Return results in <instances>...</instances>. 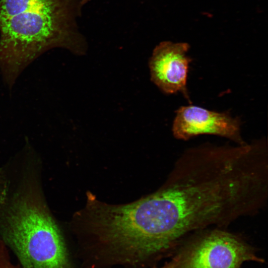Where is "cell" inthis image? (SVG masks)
I'll return each instance as SVG.
<instances>
[{"label": "cell", "mask_w": 268, "mask_h": 268, "mask_svg": "<svg viewBox=\"0 0 268 268\" xmlns=\"http://www.w3.org/2000/svg\"><path fill=\"white\" fill-rule=\"evenodd\" d=\"M176 112L172 133L177 139L186 140L208 134L227 138L238 145L247 143L241 135L240 120L227 112H217L195 105L181 106Z\"/></svg>", "instance_id": "4"}, {"label": "cell", "mask_w": 268, "mask_h": 268, "mask_svg": "<svg viewBox=\"0 0 268 268\" xmlns=\"http://www.w3.org/2000/svg\"><path fill=\"white\" fill-rule=\"evenodd\" d=\"M203 230L177 257L180 268H239L245 262L260 261L237 236L218 228Z\"/></svg>", "instance_id": "3"}, {"label": "cell", "mask_w": 268, "mask_h": 268, "mask_svg": "<svg viewBox=\"0 0 268 268\" xmlns=\"http://www.w3.org/2000/svg\"><path fill=\"white\" fill-rule=\"evenodd\" d=\"M0 233L23 268H70L60 231L34 186L16 196L5 213Z\"/></svg>", "instance_id": "2"}, {"label": "cell", "mask_w": 268, "mask_h": 268, "mask_svg": "<svg viewBox=\"0 0 268 268\" xmlns=\"http://www.w3.org/2000/svg\"><path fill=\"white\" fill-rule=\"evenodd\" d=\"M186 43L164 41L153 50L149 59L151 81L166 94L181 92L188 99L187 80L192 59Z\"/></svg>", "instance_id": "5"}, {"label": "cell", "mask_w": 268, "mask_h": 268, "mask_svg": "<svg viewBox=\"0 0 268 268\" xmlns=\"http://www.w3.org/2000/svg\"><path fill=\"white\" fill-rule=\"evenodd\" d=\"M161 268H180L177 259L175 258L172 262H170Z\"/></svg>", "instance_id": "8"}, {"label": "cell", "mask_w": 268, "mask_h": 268, "mask_svg": "<svg viewBox=\"0 0 268 268\" xmlns=\"http://www.w3.org/2000/svg\"><path fill=\"white\" fill-rule=\"evenodd\" d=\"M88 0H0V20L25 11L42 7L85 3Z\"/></svg>", "instance_id": "6"}, {"label": "cell", "mask_w": 268, "mask_h": 268, "mask_svg": "<svg viewBox=\"0 0 268 268\" xmlns=\"http://www.w3.org/2000/svg\"><path fill=\"white\" fill-rule=\"evenodd\" d=\"M82 5L41 7L0 20V68L9 86L27 65L49 50L85 52L76 23Z\"/></svg>", "instance_id": "1"}, {"label": "cell", "mask_w": 268, "mask_h": 268, "mask_svg": "<svg viewBox=\"0 0 268 268\" xmlns=\"http://www.w3.org/2000/svg\"><path fill=\"white\" fill-rule=\"evenodd\" d=\"M0 268H23L12 261L6 244L0 238Z\"/></svg>", "instance_id": "7"}]
</instances>
